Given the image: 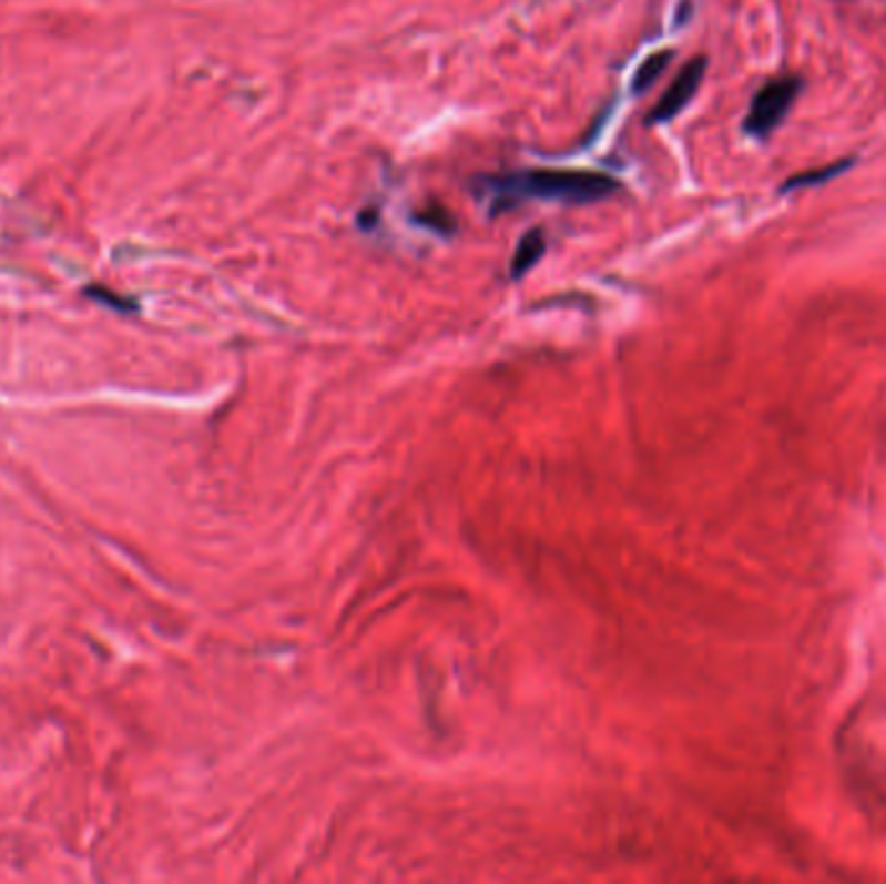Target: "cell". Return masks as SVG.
<instances>
[{
	"label": "cell",
	"instance_id": "cell-1",
	"mask_svg": "<svg viewBox=\"0 0 886 884\" xmlns=\"http://www.w3.org/2000/svg\"><path fill=\"white\" fill-rule=\"evenodd\" d=\"M496 203L508 207L513 200H552V203H599L618 195L620 182L604 172L589 169H527V172L500 174L485 180Z\"/></svg>",
	"mask_w": 886,
	"mask_h": 884
},
{
	"label": "cell",
	"instance_id": "cell-2",
	"mask_svg": "<svg viewBox=\"0 0 886 884\" xmlns=\"http://www.w3.org/2000/svg\"><path fill=\"white\" fill-rule=\"evenodd\" d=\"M804 81L801 75H781V79L767 81L757 94H754L750 112L744 118V133L752 138L773 135L781 122L788 118L793 102H796Z\"/></svg>",
	"mask_w": 886,
	"mask_h": 884
},
{
	"label": "cell",
	"instance_id": "cell-3",
	"mask_svg": "<svg viewBox=\"0 0 886 884\" xmlns=\"http://www.w3.org/2000/svg\"><path fill=\"white\" fill-rule=\"evenodd\" d=\"M705 68H707V60L695 58V60H690V63L684 65L680 73H676L672 87L666 89V94L659 99L656 106H653V112L649 118L651 125H661V122L674 120L676 114H680L684 106L692 102V96L697 94L700 83H703V79H705Z\"/></svg>",
	"mask_w": 886,
	"mask_h": 884
},
{
	"label": "cell",
	"instance_id": "cell-4",
	"mask_svg": "<svg viewBox=\"0 0 886 884\" xmlns=\"http://www.w3.org/2000/svg\"><path fill=\"white\" fill-rule=\"evenodd\" d=\"M547 250V242H544V234L542 228H531V232L523 236L519 242V247L513 252V260H511V278L519 281L527 275L531 267H534L539 260H542Z\"/></svg>",
	"mask_w": 886,
	"mask_h": 884
},
{
	"label": "cell",
	"instance_id": "cell-5",
	"mask_svg": "<svg viewBox=\"0 0 886 884\" xmlns=\"http://www.w3.org/2000/svg\"><path fill=\"white\" fill-rule=\"evenodd\" d=\"M853 164H855V159H839V161H832V164H827V166L806 169V172H798V174H793L791 180H785L781 184V192H796V190H806V187H816V184L832 182L835 176L845 174Z\"/></svg>",
	"mask_w": 886,
	"mask_h": 884
},
{
	"label": "cell",
	"instance_id": "cell-6",
	"mask_svg": "<svg viewBox=\"0 0 886 884\" xmlns=\"http://www.w3.org/2000/svg\"><path fill=\"white\" fill-rule=\"evenodd\" d=\"M672 58H674L672 50L653 52L651 58H645L643 65L638 68L635 75H633V91H635V94H643V91H649L653 83L659 81V75L666 71V65L672 63Z\"/></svg>",
	"mask_w": 886,
	"mask_h": 884
},
{
	"label": "cell",
	"instance_id": "cell-7",
	"mask_svg": "<svg viewBox=\"0 0 886 884\" xmlns=\"http://www.w3.org/2000/svg\"><path fill=\"white\" fill-rule=\"evenodd\" d=\"M418 221L422 226H428V228H434V232H438V234H451L454 232V219L449 215V211H446V207H434V211H422L420 215H418Z\"/></svg>",
	"mask_w": 886,
	"mask_h": 884
}]
</instances>
